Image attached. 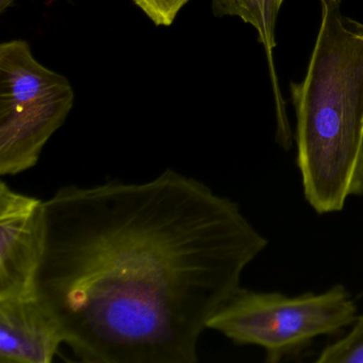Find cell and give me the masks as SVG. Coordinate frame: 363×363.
<instances>
[{"label": "cell", "instance_id": "cell-5", "mask_svg": "<svg viewBox=\"0 0 363 363\" xmlns=\"http://www.w3.org/2000/svg\"><path fill=\"white\" fill-rule=\"evenodd\" d=\"M43 201L0 182V298L35 291Z\"/></svg>", "mask_w": 363, "mask_h": 363}, {"label": "cell", "instance_id": "cell-3", "mask_svg": "<svg viewBox=\"0 0 363 363\" xmlns=\"http://www.w3.org/2000/svg\"><path fill=\"white\" fill-rule=\"evenodd\" d=\"M357 316L356 303L343 284L294 296L241 286L212 316L208 329L237 345L258 346L267 362L277 363L303 354L322 335L341 333Z\"/></svg>", "mask_w": 363, "mask_h": 363}, {"label": "cell", "instance_id": "cell-6", "mask_svg": "<svg viewBox=\"0 0 363 363\" xmlns=\"http://www.w3.org/2000/svg\"><path fill=\"white\" fill-rule=\"evenodd\" d=\"M62 331L37 292L0 298V363H50Z\"/></svg>", "mask_w": 363, "mask_h": 363}, {"label": "cell", "instance_id": "cell-4", "mask_svg": "<svg viewBox=\"0 0 363 363\" xmlns=\"http://www.w3.org/2000/svg\"><path fill=\"white\" fill-rule=\"evenodd\" d=\"M75 103L65 76L35 59L30 44H0V175L33 169Z\"/></svg>", "mask_w": 363, "mask_h": 363}, {"label": "cell", "instance_id": "cell-9", "mask_svg": "<svg viewBox=\"0 0 363 363\" xmlns=\"http://www.w3.org/2000/svg\"><path fill=\"white\" fill-rule=\"evenodd\" d=\"M191 0H133L157 27H169Z\"/></svg>", "mask_w": 363, "mask_h": 363}, {"label": "cell", "instance_id": "cell-10", "mask_svg": "<svg viewBox=\"0 0 363 363\" xmlns=\"http://www.w3.org/2000/svg\"><path fill=\"white\" fill-rule=\"evenodd\" d=\"M18 0H0V13H5L16 5Z\"/></svg>", "mask_w": 363, "mask_h": 363}, {"label": "cell", "instance_id": "cell-8", "mask_svg": "<svg viewBox=\"0 0 363 363\" xmlns=\"http://www.w3.org/2000/svg\"><path fill=\"white\" fill-rule=\"evenodd\" d=\"M318 363H363V314L357 316L345 335L325 346Z\"/></svg>", "mask_w": 363, "mask_h": 363}, {"label": "cell", "instance_id": "cell-2", "mask_svg": "<svg viewBox=\"0 0 363 363\" xmlns=\"http://www.w3.org/2000/svg\"><path fill=\"white\" fill-rule=\"evenodd\" d=\"M320 26L303 82H291L303 196L318 214L363 196V25L318 0Z\"/></svg>", "mask_w": 363, "mask_h": 363}, {"label": "cell", "instance_id": "cell-1", "mask_svg": "<svg viewBox=\"0 0 363 363\" xmlns=\"http://www.w3.org/2000/svg\"><path fill=\"white\" fill-rule=\"evenodd\" d=\"M267 238L233 199L167 169L62 186L42 207L35 292L86 363H196Z\"/></svg>", "mask_w": 363, "mask_h": 363}, {"label": "cell", "instance_id": "cell-7", "mask_svg": "<svg viewBox=\"0 0 363 363\" xmlns=\"http://www.w3.org/2000/svg\"><path fill=\"white\" fill-rule=\"evenodd\" d=\"M284 0H211L212 13L216 18H238L252 25L258 33V40L267 55L269 77L276 107L277 131L276 141L284 150H289L294 141V133L286 116V103L282 99L274 65L276 48V23Z\"/></svg>", "mask_w": 363, "mask_h": 363}]
</instances>
